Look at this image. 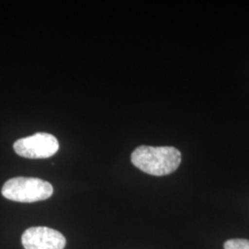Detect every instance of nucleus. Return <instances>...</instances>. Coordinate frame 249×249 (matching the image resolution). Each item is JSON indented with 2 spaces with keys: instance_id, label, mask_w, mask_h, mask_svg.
I'll return each mask as SVG.
<instances>
[{
  "instance_id": "obj_3",
  "label": "nucleus",
  "mask_w": 249,
  "mask_h": 249,
  "mask_svg": "<svg viewBox=\"0 0 249 249\" xmlns=\"http://www.w3.org/2000/svg\"><path fill=\"white\" fill-rule=\"evenodd\" d=\"M15 152L28 159H45L54 155L59 149L56 138L51 134L36 133L19 139L13 145Z\"/></svg>"
},
{
  "instance_id": "obj_2",
  "label": "nucleus",
  "mask_w": 249,
  "mask_h": 249,
  "mask_svg": "<svg viewBox=\"0 0 249 249\" xmlns=\"http://www.w3.org/2000/svg\"><path fill=\"white\" fill-rule=\"evenodd\" d=\"M2 195L12 201L32 203L45 200L53 195V186L45 180L35 178H15L2 187Z\"/></svg>"
},
{
  "instance_id": "obj_4",
  "label": "nucleus",
  "mask_w": 249,
  "mask_h": 249,
  "mask_svg": "<svg viewBox=\"0 0 249 249\" xmlns=\"http://www.w3.org/2000/svg\"><path fill=\"white\" fill-rule=\"evenodd\" d=\"M21 242L25 249H64L66 247V238L61 232L44 226L27 229Z\"/></svg>"
},
{
  "instance_id": "obj_1",
  "label": "nucleus",
  "mask_w": 249,
  "mask_h": 249,
  "mask_svg": "<svg viewBox=\"0 0 249 249\" xmlns=\"http://www.w3.org/2000/svg\"><path fill=\"white\" fill-rule=\"evenodd\" d=\"M181 160V152L171 146L142 145L135 149L131 154V161L137 168L155 177L172 174L178 169Z\"/></svg>"
},
{
  "instance_id": "obj_5",
  "label": "nucleus",
  "mask_w": 249,
  "mask_h": 249,
  "mask_svg": "<svg viewBox=\"0 0 249 249\" xmlns=\"http://www.w3.org/2000/svg\"><path fill=\"white\" fill-rule=\"evenodd\" d=\"M224 249H249V240L230 239L224 243Z\"/></svg>"
}]
</instances>
